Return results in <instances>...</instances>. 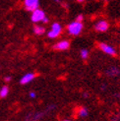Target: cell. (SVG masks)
<instances>
[{
	"label": "cell",
	"mask_w": 120,
	"mask_h": 121,
	"mask_svg": "<svg viewBox=\"0 0 120 121\" xmlns=\"http://www.w3.org/2000/svg\"><path fill=\"white\" fill-rule=\"evenodd\" d=\"M34 77H35V75H34V73H27L26 75H24V76L21 78L20 83H21L22 85L29 84L30 82H32V81L34 79Z\"/></svg>",
	"instance_id": "cell-7"
},
{
	"label": "cell",
	"mask_w": 120,
	"mask_h": 121,
	"mask_svg": "<svg viewBox=\"0 0 120 121\" xmlns=\"http://www.w3.org/2000/svg\"><path fill=\"white\" fill-rule=\"evenodd\" d=\"M83 29V25H82V22H78L75 21L73 23H71L70 25L68 26V32L70 35H79Z\"/></svg>",
	"instance_id": "cell-1"
},
{
	"label": "cell",
	"mask_w": 120,
	"mask_h": 121,
	"mask_svg": "<svg viewBox=\"0 0 120 121\" xmlns=\"http://www.w3.org/2000/svg\"><path fill=\"white\" fill-rule=\"evenodd\" d=\"M34 34H35V35H43V34L45 32V30H44V28H43V27L35 26V27L34 28Z\"/></svg>",
	"instance_id": "cell-10"
},
{
	"label": "cell",
	"mask_w": 120,
	"mask_h": 121,
	"mask_svg": "<svg viewBox=\"0 0 120 121\" xmlns=\"http://www.w3.org/2000/svg\"><path fill=\"white\" fill-rule=\"evenodd\" d=\"M35 96H37V95H35V93H34V92H31V93H30V98L34 99Z\"/></svg>",
	"instance_id": "cell-13"
},
{
	"label": "cell",
	"mask_w": 120,
	"mask_h": 121,
	"mask_svg": "<svg viewBox=\"0 0 120 121\" xmlns=\"http://www.w3.org/2000/svg\"><path fill=\"white\" fill-rule=\"evenodd\" d=\"M64 121H70V120H64Z\"/></svg>",
	"instance_id": "cell-19"
},
{
	"label": "cell",
	"mask_w": 120,
	"mask_h": 121,
	"mask_svg": "<svg viewBox=\"0 0 120 121\" xmlns=\"http://www.w3.org/2000/svg\"><path fill=\"white\" fill-rule=\"evenodd\" d=\"M61 31H62L61 26H60L58 23H54L52 25V27H51V30H50L49 33H48V37L50 39L57 38L58 35H60V33H61Z\"/></svg>",
	"instance_id": "cell-3"
},
{
	"label": "cell",
	"mask_w": 120,
	"mask_h": 121,
	"mask_svg": "<svg viewBox=\"0 0 120 121\" xmlns=\"http://www.w3.org/2000/svg\"><path fill=\"white\" fill-rule=\"evenodd\" d=\"M88 55H89V52H88L87 49H82L81 50V56H82V58L86 59L88 57Z\"/></svg>",
	"instance_id": "cell-12"
},
{
	"label": "cell",
	"mask_w": 120,
	"mask_h": 121,
	"mask_svg": "<svg viewBox=\"0 0 120 121\" xmlns=\"http://www.w3.org/2000/svg\"><path fill=\"white\" fill-rule=\"evenodd\" d=\"M78 1H80V2H82V1H84V0H78Z\"/></svg>",
	"instance_id": "cell-17"
},
{
	"label": "cell",
	"mask_w": 120,
	"mask_h": 121,
	"mask_svg": "<svg viewBox=\"0 0 120 121\" xmlns=\"http://www.w3.org/2000/svg\"><path fill=\"white\" fill-rule=\"evenodd\" d=\"M8 93H9V88L7 86H3L0 89V98L1 99L6 98V96L8 95Z\"/></svg>",
	"instance_id": "cell-9"
},
{
	"label": "cell",
	"mask_w": 120,
	"mask_h": 121,
	"mask_svg": "<svg viewBox=\"0 0 120 121\" xmlns=\"http://www.w3.org/2000/svg\"><path fill=\"white\" fill-rule=\"evenodd\" d=\"M45 17V14L43 10H39V9H35L34 11H33V14H32V21L34 23H39L41 22L43 20V18Z\"/></svg>",
	"instance_id": "cell-2"
},
{
	"label": "cell",
	"mask_w": 120,
	"mask_h": 121,
	"mask_svg": "<svg viewBox=\"0 0 120 121\" xmlns=\"http://www.w3.org/2000/svg\"><path fill=\"white\" fill-rule=\"evenodd\" d=\"M108 29V24L105 21H99L95 24V30L99 32H105Z\"/></svg>",
	"instance_id": "cell-8"
},
{
	"label": "cell",
	"mask_w": 120,
	"mask_h": 121,
	"mask_svg": "<svg viewBox=\"0 0 120 121\" xmlns=\"http://www.w3.org/2000/svg\"><path fill=\"white\" fill-rule=\"evenodd\" d=\"M41 22H43V23H47V22H48V19H47L46 17H44V18H43V20L41 21Z\"/></svg>",
	"instance_id": "cell-16"
},
{
	"label": "cell",
	"mask_w": 120,
	"mask_h": 121,
	"mask_svg": "<svg viewBox=\"0 0 120 121\" xmlns=\"http://www.w3.org/2000/svg\"><path fill=\"white\" fill-rule=\"evenodd\" d=\"M4 81H5V82H10V81H11V77H10V76L5 77V78H4Z\"/></svg>",
	"instance_id": "cell-14"
},
{
	"label": "cell",
	"mask_w": 120,
	"mask_h": 121,
	"mask_svg": "<svg viewBox=\"0 0 120 121\" xmlns=\"http://www.w3.org/2000/svg\"><path fill=\"white\" fill-rule=\"evenodd\" d=\"M70 46V42L68 40H62V41H59L58 43H56L54 45V49L57 50H66L68 49Z\"/></svg>",
	"instance_id": "cell-6"
},
{
	"label": "cell",
	"mask_w": 120,
	"mask_h": 121,
	"mask_svg": "<svg viewBox=\"0 0 120 121\" xmlns=\"http://www.w3.org/2000/svg\"><path fill=\"white\" fill-rule=\"evenodd\" d=\"M79 115L81 117H86L88 115V110H87V108H80V110H79Z\"/></svg>",
	"instance_id": "cell-11"
},
{
	"label": "cell",
	"mask_w": 120,
	"mask_h": 121,
	"mask_svg": "<svg viewBox=\"0 0 120 121\" xmlns=\"http://www.w3.org/2000/svg\"><path fill=\"white\" fill-rule=\"evenodd\" d=\"M99 47H100V49L103 50V52L109 54V55H115V53H116V52H115V49H114V48H113L112 46L106 44V43H103V42L99 43Z\"/></svg>",
	"instance_id": "cell-5"
},
{
	"label": "cell",
	"mask_w": 120,
	"mask_h": 121,
	"mask_svg": "<svg viewBox=\"0 0 120 121\" xmlns=\"http://www.w3.org/2000/svg\"><path fill=\"white\" fill-rule=\"evenodd\" d=\"M82 20H83V16H82V15H79V16H78V18H77V20H76V21L81 22Z\"/></svg>",
	"instance_id": "cell-15"
},
{
	"label": "cell",
	"mask_w": 120,
	"mask_h": 121,
	"mask_svg": "<svg viewBox=\"0 0 120 121\" xmlns=\"http://www.w3.org/2000/svg\"><path fill=\"white\" fill-rule=\"evenodd\" d=\"M24 4L28 11H34L35 9H39V0H25Z\"/></svg>",
	"instance_id": "cell-4"
},
{
	"label": "cell",
	"mask_w": 120,
	"mask_h": 121,
	"mask_svg": "<svg viewBox=\"0 0 120 121\" xmlns=\"http://www.w3.org/2000/svg\"><path fill=\"white\" fill-rule=\"evenodd\" d=\"M54 1H57V2H59V1H60V0H54Z\"/></svg>",
	"instance_id": "cell-18"
}]
</instances>
